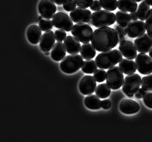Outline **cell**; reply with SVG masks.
<instances>
[{
    "mask_svg": "<svg viewBox=\"0 0 152 142\" xmlns=\"http://www.w3.org/2000/svg\"><path fill=\"white\" fill-rule=\"evenodd\" d=\"M51 57L55 61H61L66 55V50L62 42H57L54 44L51 52Z\"/></svg>",
    "mask_w": 152,
    "mask_h": 142,
    "instance_id": "cell-20",
    "label": "cell"
},
{
    "mask_svg": "<svg viewBox=\"0 0 152 142\" xmlns=\"http://www.w3.org/2000/svg\"><path fill=\"white\" fill-rule=\"evenodd\" d=\"M102 7L105 10L114 11L117 7V0H99Z\"/></svg>",
    "mask_w": 152,
    "mask_h": 142,
    "instance_id": "cell-29",
    "label": "cell"
},
{
    "mask_svg": "<svg viewBox=\"0 0 152 142\" xmlns=\"http://www.w3.org/2000/svg\"><path fill=\"white\" fill-rule=\"evenodd\" d=\"M119 50L124 57L134 59L137 55V50L134 43L130 40H124L120 43Z\"/></svg>",
    "mask_w": 152,
    "mask_h": 142,
    "instance_id": "cell-16",
    "label": "cell"
},
{
    "mask_svg": "<svg viewBox=\"0 0 152 142\" xmlns=\"http://www.w3.org/2000/svg\"><path fill=\"white\" fill-rule=\"evenodd\" d=\"M98 66L94 60L87 59L83 61L82 67V70L88 74H93L97 69Z\"/></svg>",
    "mask_w": 152,
    "mask_h": 142,
    "instance_id": "cell-27",
    "label": "cell"
},
{
    "mask_svg": "<svg viewBox=\"0 0 152 142\" xmlns=\"http://www.w3.org/2000/svg\"><path fill=\"white\" fill-rule=\"evenodd\" d=\"M27 36L28 40L33 44H37L39 42L42 35L40 27L36 24L30 25L27 29Z\"/></svg>",
    "mask_w": 152,
    "mask_h": 142,
    "instance_id": "cell-19",
    "label": "cell"
},
{
    "mask_svg": "<svg viewBox=\"0 0 152 142\" xmlns=\"http://www.w3.org/2000/svg\"><path fill=\"white\" fill-rule=\"evenodd\" d=\"M111 89L106 83H101L97 86L95 93L101 99L108 97L111 93Z\"/></svg>",
    "mask_w": 152,
    "mask_h": 142,
    "instance_id": "cell-28",
    "label": "cell"
},
{
    "mask_svg": "<svg viewBox=\"0 0 152 142\" xmlns=\"http://www.w3.org/2000/svg\"><path fill=\"white\" fill-rule=\"evenodd\" d=\"M141 77L136 73L126 76L122 84V90L129 97H133L141 85Z\"/></svg>",
    "mask_w": 152,
    "mask_h": 142,
    "instance_id": "cell-5",
    "label": "cell"
},
{
    "mask_svg": "<svg viewBox=\"0 0 152 142\" xmlns=\"http://www.w3.org/2000/svg\"><path fill=\"white\" fill-rule=\"evenodd\" d=\"M135 1L137 2H140V1H142V0H135Z\"/></svg>",
    "mask_w": 152,
    "mask_h": 142,
    "instance_id": "cell-50",
    "label": "cell"
},
{
    "mask_svg": "<svg viewBox=\"0 0 152 142\" xmlns=\"http://www.w3.org/2000/svg\"><path fill=\"white\" fill-rule=\"evenodd\" d=\"M125 40V37L118 36V44L120 43L123 41Z\"/></svg>",
    "mask_w": 152,
    "mask_h": 142,
    "instance_id": "cell-44",
    "label": "cell"
},
{
    "mask_svg": "<svg viewBox=\"0 0 152 142\" xmlns=\"http://www.w3.org/2000/svg\"><path fill=\"white\" fill-rule=\"evenodd\" d=\"M149 55L150 57L152 59V48L150 50V51H149Z\"/></svg>",
    "mask_w": 152,
    "mask_h": 142,
    "instance_id": "cell-46",
    "label": "cell"
},
{
    "mask_svg": "<svg viewBox=\"0 0 152 142\" xmlns=\"http://www.w3.org/2000/svg\"><path fill=\"white\" fill-rule=\"evenodd\" d=\"M106 72L103 69H98L94 73V77L98 82H102L106 78Z\"/></svg>",
    "mask_w": 152,
    "mask_h": 142,
    "instance_id": "cell-32",
    "label": "cell"
},
{
    "mask_svg": "<svg viewBox=\"0 0 152 142\" xmlns=\"http://www.w3.org/2000/svg\"><path fill=\"white\" fill-rule=\"evenodd\" d=\"M148 4L152 6V0H145Z\"/></svg>",
    "mask_w": 152,
    "mask_h": 142,
    "instance_id": "cell-45",
    "label": "cell"
},
{
    "mask_svg": "<svg viewBox=\"0 0 152 142\" xmlns=\"http://www.w3.org/2000/svg\"><path fill=\"white\" fill-rule=\"evenodd\" d=\"M135 62L140 74L146 75L152 73V59L146 54L139 53L135 58Z\"/></svg>",
    "mask_w": 152,
    "mask_h": 142,
    "instance_id": "cell-9",
    "label": "cell"
},
{
    "mask_svg": "<svg viewBox=\"0 0 152 142\" xmlns=\"http://www.w3.org/2000/svg\"><path fill=\"white\" fill-rule=\"evenodd\" d=\"M39 27L42 31H46L50 30L53 27V23L52 20L48 19H42L39 21Z\"/></svg>",
    "mask_w": 152,
    "mask_h": 142,
    "instance_id": "cell-31",
    "label": "cell"
},
{
    "mask_svg": "<svg viewBox=\"0 0 152 142\" xmlns=\"http://www.w3.org/2000/svg\"><path fill=\"white\" fill-rule=\"evenodd\" d=\"M150 10V5L148 4L145 0H142L138 6L136 11L138 18L142 21L145 20Z\"/></svg>",
    "mask_w": 152,
    "mask_h": 142,
    "instance_id": "cell-26",
    "label": "cell"
},
{
    "mask_svg": "<svg viewBox=\"0 0 152 142\" xmlns=\"http://www.w3.org/2000/svg\"><path fill=\"white\" fill-rule=\"evenodd\" d=\"M145 25L147 33L152 37V8L150 10L147 15Z\"/></svg>",
    "mask_w": 152,
    "mask_h": 142,
    "instance_id": "cell-33",
    "label": "cell"
},
{
    "mask_svg": "<svg viewBox=\"0 0 152 142\" xmlns=\"http://www.w3.org/2000/svg\"><path fill=\"white\" fill-rule=\"evenodd\" d=\"M75 1L79 7L86 8L90 7L93 0H75Z\"/></svg>",
    "mask_w": 152,
    "mask_h": 142,
    "instance_id": "cell-37",
    "label": "cell"
},
{
    "mask_svg": "<svg viewBox=\"0 0 152 142\" xmlns=\"http://www.w3.org/2000/svg\"><path fill=\"white\" fill-rule=\"evenodd\" d=\"M118 35L115 30L108 26L96 29L93 33L91 43L98 52L111 50L118 44Z\"/></svg>",
    "mask_w": 152,
    "mask_h": 142,
    "instance_id": "cell-1",
    "label": "cell"
},
{
    "mask_svg": "<svg viewBox=\"0 0 152 142\" xmlns=\"http://www.w3.org/2000/svg\"><path fill=\"white\" fill-rule=\"evenodd\" d=\"M90 8L92 11H96V10H101L102 7L99 1V0H94L92 4L90 6Z\"/></svg>",
    "mask_w": 152,
    "mask_h": 142,
    "instance_id": "cell-39",
    "label": "cell"
},
{
    "mask_svg": "<svg viewBox=\"0 0 152 142\" xmlns=\"http://www.w3.org/2000/svg\"><path fill=\"white\" fill-rule=\"evenodd\" d=\"M126 29L128 36L132 38H136L146 31L145 23L141 20L132 21L128 25Z\"/></svg>",
    "mask_w": 152,
    "mask_h": 142,
    "instance_id": "cell-14",
    "label": "cell"
},
{
    "mask_svg": "<svg viewBox=\"0 0 152 142\" xmlns=\"http://www.w3.org/2000/svg\"><path fill=\"white\" fill-rule=\"evenodd\" d=\"M143 102L148 107L152 108V92H148L143 97Z\"/></svg>",
    "mask_w": 152,
    "mask_h": 142,
    "instance_id": "cell-35",
    "label": "cell"
},
{
    "mask_svg": "<svg viewBox=\"0 0 152 142\" xmlns=\"http://www.w3.org/2000/svg\"><path fill=\"white\" fill-rule=\"evenodd\" d=\"M134 45L139 53H148L152 48V37L148 33H143L137 37L134 40Z\"/></svg>",
    "mask_w": 152,
    "mask_h": 142,
    "instance_id": "cell-12",
    "label": "cell"
},
{
    "mask_svg": "<svg viewBox=\"0 0 152 142\" xmlns=\"http://www.w3.org/2000/svg\"><path fill=\"white\" fill-rule=\"evenodd\" d=\"M38 10L42 16L46 19L53 18L57 10V7L53 0H40Z\"/></svg>",
    "mask_w": 152,
    "mask_h": 142,
    "instance_id": "cell-10",
    "label": "cell"
},
{
    "mask_svg": "<svg viewBox=\"0 0 152 142\" xmlns=\"http://www.w3.org/2000/svg\"><path fill=\"white\" fill-rule=\"evenodd\" d=\"M88 24L89 25V26H93L92 23H91V21H90L88 22Z\"/></svg>",
    "mask_w": 152,
    "mask_h": 142,
    "instance_id": "cell-49",
    "label": "cell"
},
{
    "mask_svg": "<svg viewBox=\"0 0 152 142\" xmlns=\"http://www.w3.org/2000/svg\"><path fill=\"white\" fill-rule=\"evenodd\" d=\"M45 55H46V56H48V55H50V53L49 52H45Z\"/></svg>",
    "mask_w": 152,
    "mask_h": 142,
    "instance_id": "cell-48",
    "label": "cell"
},
{
    "mask_svg": "<svg viewBox=\"0 0 152 142\" xmlns=\"http://www.w3.org/2000/svg\"><path fill=\"white\" fill-rule=\"evenodd\" d=\"M43 18V17L42 16V15H40V16H39V17H38V20L39 21L41 20Z\"/></svg>",
    "mask_w": 152,
    "mask_h": 142,
    "instance_id": "cell-47",
    "label": "cell"
},
{
    "mask_svg": "<svg viewBox=\"0 0 152 142\" xmlns=\"http://www.w3.org/2000/svg\"><path fill=\"white\" fill-rule=\"evenodd\" d=\"M130 14V15H131V19H132V20H138V18L136 11L131 12Z\"/></svg>",
    "mask_w": 152,
    "mask_h": 142,
    "instance_id": "cell-42",
    "label": "cell"
},
{
    "mask_svg": "<svg viewBox=\"0 0 152 142\" xmlns=\"http://www.w3.org/2000/svg\"><path fill=\"white\" fill-rule=\"evenodd\" d=\"M91 12L86 8L78 7L72 10L69 15L74 22L88 23L91 19Z\"/></svg>",
    "mask_w": 152,
    "mask_h": 142,
    "instance_id": "cell-13",
    "label": "cell"
},
{
    "mask_svg": "<svg viewBox=\"0 0 152 142\" xmlns=\"http://www.w3.org/2000/svg\"><path fill=\"white\" fill-rule=\"evenodd\" d=\"M111 102L109 100H103L102 101V107L103 109H109L111 107Z\"/></svg>",
    "mask_w": 152,
    "mask_h": 142,
    "instance_id": "cell-41",
    "label": "cell"
},
{
    "mask_svg": "<svg viewBox=\"0 0 152 142\" xmlns=\"http://www.w3.org/2000/svg\"><path fill=\"white\" fill-rule=\"evenodd\" d=\"M115 21V15L109 10L101 9L91 15V23L93 26L96 28L109 26L113 24Z\"/></svg>",
    "mask_w": 152,
    "mask_h": 142,
    "instance_id": "cell-3",
    "label": "cell"
},
{
    "mask_svg": "<svg viewBox=\"0 0 152 142\" xmlns=\"http://www.w3.org/2000/svg\"><path fill=\"white\" fill-rule=\"evenodd\" d=\"M123 55L116 49L103 51L95 58L98 67L107 70L116 65L122 59Z\"/></svg>",
    "mask_w": 152,
    "mask_h": 142,
    "instance_id": "cell-2",
    "label": "cell"
},
{
    "mask_svg": "<svg viewBox=\"0 0 152 142\" xmlns=\"http://www.w3.org/2000/svg\"><path fill=\"white\" fill-rule=\"evenodd\" d=\"M146 91L142 88H140L136 92L135 97L136 99H141L143 97L145 94H146Z\"/></svg>",
    "mask_w": 152,
    "mask_h": 142,
    "instance_id": "cell-40",
    "label": "cell"
},
{
    "mask_svg": "<svg viewBox=\"0 0 152 142\" xmlns=\"http://www.w3.org/2000/svg\"><path fill=\"white\" fill-rule=\"evenodd\" d=\"M53 1L57 5H61L63 4L64 0H53Z\"/></svg>",
    "mask_w": 152,
    "mask_h": 142,
    "instance_id": "cell-43",
    "label": "cell"
},
{
    "mask_svg": "<svg viewBox=\"0 0 152 142\" xmlns=\"http://www.w3.org/2000/svg\"><path fill=\"white\" fill-rule=\"evenodd\" d=\"M117 6L120 10L132 12L137 10L138 4L135 0H118Z\"/></svg>",
    "mask_w": 152,
    "mask_h": 142,
    "instance_id": "cell-23",
    "label": "cell"
},
{
    "mask_svg": "<svg viewBox=\"0 0 152 142\" xmlns=\"http://www.w3.org/2000/svg\"><path fill=\"white\" fill-rule=\"evenodd\" d=\"M77 6L75 0H64L63 3V7L64 10L69 12L76 8Z\"/></svg>",
    "mask_w": 152,
    "mask_h": 142,
    "instance_id": "cell-34",
    "label": "cell"
},
{
    "mask_svg": "<svg viewBox=\"0 0 152 142\" xmlns=\"http://www.w3.org/2000/svg\"><path fill=\"white\" fill-rule=\"evenodd\" d=\"M106 83L111 89H119L122 85L124 80L123 71L119 67L109 68L106 73Z\"/></svg>",
    "mask_w": 152,
    "mask_h": 142,
    "instance_id": "cell-6",
    "label": "cell"
},
{
    "mask_svg": "<svg viewBox=\"0 0 152 142\" xmlns=\"http://www.w3.org/2000/svg\"><path fill=\"white\" fill-rule=\"evenodd\" d=\"M118 66L125 75L135 73L137 70L136 62L128 58L122 59L119 61Z\"/></svg>",
    "mask_w": 152,
    "mask_h": 142,
    "instance_id": "cell-21",
    "label": "cell"
},
{
    "mask_svg": "<svg viewBox=\"0 0 152 142\" xmlns=\"http://www.w3.org/2000/svg\"><path fill=\"white\" fill-rule=\"evenodd\" d=\"M55 35L56 40L58 42H62L66 37V33L64 30L59 29L55 31Z\"/></svg>",
    "mask_w": 152,
    "mask_h": 142,
    "instance_id": "cell-36",
    "label": "cell"
},
{
    "mask_svg": "<svg viewBox=\"0 0 152 142\" xmlns=\"http://www.w3.org/2000/svg\"><path fill=\"white\" fill-rule=\"evenodd\" d=\"M131 20L130 14L126 11L119 10L115 13V20L121 26H127Z\"/></svg>",
    "mask_w": 152,
    "mask_h": 142,
    "instance_id": "cell-25",
    "label": "cell"
},
{
    "mask_svg": "<svg viewBox=\"0 0 152 142\" xmlns=\"http://www.w3.org/2000/svg\"><path fill=\"white\" fill-rule=\"evenodd\" d=\"M79 89L83 94L87 95L93 93L96 86V80L91 75H86L79 82Z\"/></svg>",
    "mask_w": 152,
    "mask_h": 142,
    "instance_id": "cell-11",
    "label": "cell"
},
{
    "mask_svg": "<svg viewBox=\"0 0 152 142\" xmlns=\"http://www.w3.org/2000/svg\"><path fill=\"white\" fill-rule=\"evenodd\" d=\"M84 104L86 107L91 110H98L102 107V101L96 95L86 96L84 99Z\"/></svg>",
    "mask_w": 152,
    "mask_h": 142,
    "instance_id": "cell-22",
    "label": "cell"
},
{
    "mask_svg": "<svg viewBox=\"0 0 152 142\" xmlns=\"http://www.w3.org/2000/svg\"><path fill=\"white\" fill-rule=\"evenodd\" d=\"M141 84L142 88L146 91H152V74L142 77Z\"/></svg>",
    "mask_w": 152,
    "mask_h": 142,
    "instance_id": "cell-30",
    "label": "cell"
},
{
    "mask_svg": "<svg viewBox=\"0 0 152 142\" xmlns=\"http://www.w3.org/2000/svg\"><path fill=\"white\" fill-rule=\"evenodd\" d=\"M119 108L123 113L126 114H133L139 111L140 106L138 102L135 100L124 99L120 103Z\"/></svg>",
    "mask_w": 152,
    "mask_h": 142,
    "instance_id": "cell-17",
    "label": "cell"
},
{
    "mask_svg": "<svg viewBox=\"0 0 152 142\" xmlns=\"http://www.w3.org/2000/svg\"><path fill=\"white\" fill-rule=\"evenodd\" d=\"M64 44L66 52L70 54H77L80 52L81 44L74 36L68 35L64 40Z\"/></svg>",
    "mask_w": 152,
    "mask_h": 142,
    "instance_id": "cell-18",
    "label": "cell"
},
{
    "mask_svg": "<svg viewBox=\"0 0 152 142\" xmlns=\"http://www.w3.org/2000/svg\"><path fill=\"white\" fill-rule=\"evenodd\" d=\"M56 42V37L53 31L48 30L42 35L39 40V47L42 51L49 52Z\"/></svg>",
    "mask_w": 152,
    "mask_h": 142,
    "instance_id": "cell-15",
    "label": "cell"
},
{
    "mask_svg": "<svg viewBox=\"0 0 152 142\" xmlns=\"http://www.w3.org/2000/svg\"><path fill=\"white\" fill-rule=\"evenodd\" d=\"M93 29L88 24L77 23L73 27L71 33L80 42L83 43L89 42L91 40Z\"/></svg>",
    "mask_w": 152,
    "mask_h": 142,
    "instance_id": "cell-7",
    "label": "cell"
},
{
    "mask_svg": "<svg viewBox=\"0 0 152 142\" xmlns=\"http://www.w3.org/2000/svg\"><path fill=\"white\" fill-rule=\"evenodd\" d=\"M80 54L85 59H91L94 58L96 54V49L90 43H84L81 47Z\"/></svg>",
    "mask_w": 152,
    "mask_h": 142,
    "instance_id": "cell-24",
    "label": "cell"
},
{
    "mask_svg": "<svg viewBox=\"0 0 152 142\" xmlns=\"http://www.w3.org/2000/svg\"><path fill=\"white\" fill-rule=\"evenodd\" d=\"M53 23L57 29H62L66 32L71 31L73 27V22L68 14L64 12H57L53 17Z\"/></svg>",
    "mask_w": 152,
    "mask_h": 142,
    "instance_id": "cell-8",
    "label": "cell"
},
{
    "mask_svg": "<svg viewBox=\"0 0 152 142\" xmlns=\"http://www.w3.org/2000/svg\"><path fill=\"white\" fill-rule=\"evenodd\" d=\"M126 26H117L115 28V31L117 33L118 36L125 37L127 35L126 29Z\"/></svg>",
    "mask_w": 152,
    "mask_h": 142,
    "instance_id": "cell-38",
    "label": "cell"
},
{
    "mask_svg": "<svg viewBox=\"0 0 152 142\" xmlns=\"http://www.w3.org/2000/svg\"><path fill=\"white\" fill-rule=\"evenodd\" d=\"M83 62L82 56L74 54L64 57L60 63V68L62 72L67 74L75 73L80 69Z\"/></svg>",
    "mask_w": 152,
    "mask_h": 142,
    "instance_id": "cell-4",
    "label": "cell"
}]
</instances>
